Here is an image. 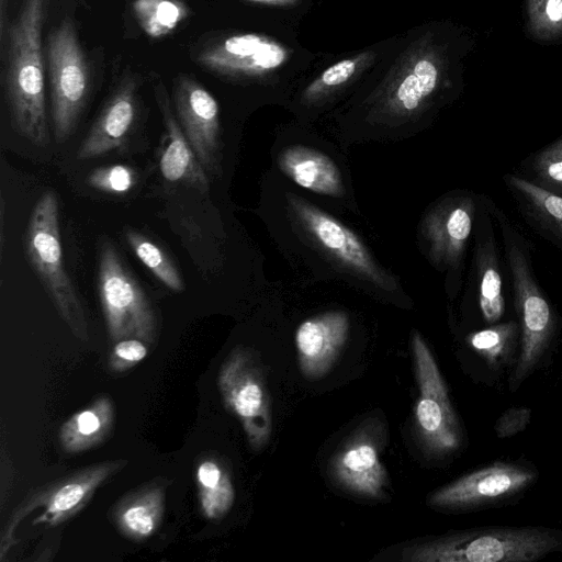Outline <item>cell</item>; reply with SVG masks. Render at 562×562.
<instances>
[{
    "label": "cell",
    "instance_id": "cell-22",
    "mask_svg": "<svg viewBox=\"0 0 562 562\" xmlns=\"http://www.w3.org/2000/svg\"><path fill=\"white\" fill-rule=\"evenodd\" d=\"M114 423L113 404L108 396L76 413L61 427L59 441L67 452H80L103 441Z\"/></svg>",
    "mask_w": 562,
    "mask_h": 562
},
{
    "label": "cell",
    "instance_id": "cell-26",
    "mask_svg": "<svg viewBox=\"0 0 562 562\" xmlns=\"http://www.w3.org/2000/svg\"><path fill=\"white\" fill-rule=\"evenodd\" d=\"M125 238L135 256L162 284L176 292H181L186 289L176 265L157 244L134 229H127Z\"/></svg>",
    "mask_w": 562,
    "mask_h": 562
},
{
    "label": "cell",
    "instance_id": "cell-1",
    "mask_svg": "<svg viewBox=\"0 0 562 562\" xmlns=\"http://www.w3.org/2000/svg\"><path fill=\"white\" fill-rule=\"evenodd\" d=\"M49 0H22L8 25L4 95L14 130L32 144L49 143L45 105L43 29Z\"/></svg>",
    "mask_w": 562,
    "mask_h": 562
},
{
    "label": "cell",
    "instance_id": "cell-27",
    "mask_svg": "<svg viewBox=\"0 0 562 562\" xmlns=\"http://www.w3.org/2000/svg\"><path fill=\"white\" fill-rule=\"evenodd\" d=\"M518 331L519 326L508 322L473 333L469 341L491 368H499L510 360Z\"/></svg>",
    "mask_w": 562,
    "mask_h": 562
},
{
    "label": "cell",
    "instance_id": "cell-2",
    "mask_svg": "<svg viewBox=\"0 0 562 562\" xmlns=\"http://www.w3.org/2000/svg\"><path fill=\"white\" fill-rule=\"evenodd\" d=\"M562 550V532L539 527L468 530L407 548L419 562H532Z\"/></svg>",
    "mask_w": 562,
    "mask_h": 562
},
{
    "label": "cell",
    "instance_id": "cell-18",
    "mask_svg": "<svg viewBox=\"0 0 562 562\" xmlns=\"http://www.w3.org/2000/svg\"><path fill=\"white\" fill-rule=\"evenodd\" d=\"M475 204L469 196L445 204L427 222L434 256L456 267L460 263L473 226Z\"/></svg>",
    "mask_w": 562,
    "mask_h": 562
},
{
    "label": "cell",
    "instance_id": "cell-7",
    "mask_svg": "<svg viewBox=\"0 0 562 562\" xmlns=\"http://www.w3.org/2000/svg\"><path fill=\"white\" fill-rule=\"evenodd\" d=\"M217 383L225 407L241 424L250 447L262 450L272 434L271 401L254 353L235 348L222 364Z\"/></svg>",
    "mask_w": 562,
    "mask_h": 562
},
{
    "label": "cell",
    "instance_id": "cell-23",
    "mask_svg": "<svg viewBox=\"0 0 562 562\" xmlns=\"http://www.w3.org/2000/svg\"><path fill=\"white\" fill-rule=\"evenodd\" d=\"M201 512L207 519L223 518L235 501V490L227 469L216 459H203L195 472Z\"/></svg>",
    "mask_w": 562,
    "mask_h": 562
},
{
    "label": "cell",
    "instance_id": "cell-6",
    "mask_svg": "<svg viewBox=\"0 0 562 562\" xmlns=\"http://www.w3.org/2000/svg\"><path fill=\"white\" fill-rule=\"evenodd\" d=\"M98 292L114 342L127 338L148 344L155 340L157 317L153 305L109 240L100 245Z\"/></svg>",
    "mask_w": 562,
    "mask_h": 562
},
{
    "label": "cell",
    "instance_id": "cell-24",
    "mask_svg": "<svg viewBox=\"0 0 562 562\" xmlns=\"http://www.w3.org/2000/svg\"><path fill=\"white\" fill-rule=\"evenodd\" d=\"M479 302L484 319L492 324L502 318L505 311L503 279L493 234L477 248Z\"/></svg>",
    "mask_w": 562,
    "mask_h": 562
},
{
    "label": "cell",
    "instance_id": "cell-19",
    "mask_svg": "<svg viewBox=\"0 0 562 562\" xmlns=\"http://www.w3.org/2000/svg\"><path fill=\"white\" fill-rule=\"evenodd\" d=\"M279 167L304 189L331 196L344 193L338 167L321 151L304 146L288 147L279 156Z\"/></svg>",
    "mask_w": 562,
    "mask_h": 562
},
{
    "label": "cell",
    "instance_id": "cell-10",
    "mask_svg": "<svg viewBox=\"0 0 562 562\" xmlns=\"http://www.w3.org/2000/svg\"><path fill=\"white\" fill-rule=\"evenodd\" d=\"M172 99L178 122L206 173L218 170L221 147L220 106L193 76L173 80Z\"/></svg>",
    "mask_w": 562,
    "mask_h": 562
},
{
    "label": "cell",
    "instance_id": "cell-11",
    "mask_svg": "<svg viewBox=\"0 0 562 562\" xmlns=\"http://www.w3.org/2000/svg\"><path fill=\"white\" fill-rule=\"evenodd\" d=\"M286 59L278 43L257 34H236L203 44L194 63L218 76H256L280 67Z\"/></svg>",
    "mask_w": 562,
    "mask_h": 562
},
{
    "label": "cell",
    "instance_id": "cell-17",
    "mask_svg": "<svg viewBox=\"0 0 562 562\" xmlns=\"http://www.w3.org/2000/svg\"><path fill=\"white\" fill-rule=\"evenodd\" d=\"M137 112L136 82L124 78L102 108L82 140L78 159L104 156L123 146L134 125Z\"/></svg>",
    "mask_w": 562,
    "mask_h": 562
},
{
    "label": "cell",
    "instance_id": "cell-5",
    "mask_svg": "<svg viewBox=\"0 0 562 562\" xmlns=\"http://www.w3.org/2000/svg\"><path fill=\"white\" fill-rule=\"evenodd\" d=\"M46 56L53 131L60 144L74 134L91 87L89 61L68 16L48 33Z\"/></svg>",
    "mask_w": 562,
    "mask_h": 562
},
{
    "label": "cell",
    "instance_id": "cell-14",
    "mask_svg": "<svg viewBox=\"0 0 562 562\" xmlns=\"http://www.w3.org/2000/svg\"><path fill=\"white\" fill-rule=\"evenodd\" d=\"M349 331L345 312L331 311L308 318L295 331L299 368L307 380H319L333 368Z\"/></svg>",
    "mask_w": 562,
    "mask_h": 562
},
{
    "label": "cell",
    "instance_id": "cell-28",
    "mask_svg": "<svg viewBox=\"0 0 562 562\" xmlns=\"http://www.w3.org/2000/svg\"><path fill=\"white\" fill-rule=\"evenodd\" d=\"M439 69L429 58L419 59L413 72L405 76L396 90V101L405 111L417 109L420 102L429 97L436 89Z\"/></svg>",
    "mask_w": 562,
    "mask_h": 562
},
{
    "label": "cell",
    "instance_id": "cell-21",
    "mask_svg": "<svg viewBox=\"0 0 562 562\" xmlns=\"http://www.w3.org/2000/svg\"><path fill=\"white\" fill-rule=\"evenodd\" d=\"M165 508V488L148 485L125 497L115 508L114 519L126 537L143 540L155 533Z\"/></svg>",
    "mask_w": 562,
    "mask_h": 562
},
{
    "label": "cell",
    "instance_id": "cell-25",
    "mask_svg": "<svg viewBox=\"0 0 562 562\" xmlns=\"http://www.w3.org/2000/svg\"><path fill=\"white\" fill-rule=\"evenodd\" d=\"M133 12L148 36L160 38L171 34L189 10L180 0H135Z\"/></svg>",
    "mask_w": 562,
    "mask_h": 562
},
{
    "label": "cell",
    "instance_id": "cell-36",
    "mask_svg": "<svg viewBox=\"0 0 562 562\" xmlns=\"http://www.w3.org/2000/svg\"><path fill=\"white\" fill-rule=\"evenodd\" d=\"M254 2H260L266 4H273V5H290L294 4L296 0H248Z\"/></svg>",
    "mask_w": 562,
    "mask_h": 562
},
{
    "label": "cell",
    "instance_id": "cell-35",
    "mask_svg": "<svg viewBox=\"0 0 562 562\" xmlns=\"http://www.w3.org/2000/svg\"><path fill=\"white\" fill-rule=\"evenodd\" d=\"M9 5V0H0V43H1V50L4 46V37H5V31L8 30L7 26V9Z\"/></svg>",
    "mask_w": 562,
    "mask_h": 562
},
{
    "label": "cell",
    "instance_id": "cell-13",
    "mask_svg": "<svg viewBox=\"0 0 562 562\" xmlns=\"http://www.w3.org/2000/svg\"><path fill=\"white\" fill-rule=\"evenodd\" d=\"M289 201L304 226L323 248L379 285L385 284V276L353 232L296 195H291Z\"/></svg>",
    "mask_w": 562,
    "mask_h": 562
},
{
    "label": "cell",
    "instance_id": "cell-30",
    "mask_svg": "<svg viewBox=\"0 0 562 562\" xmlns=\"http://www.w3.org/2000/svg\"><path fill=\"white\" fill-rule=\"evenodd\" d=\"M528 29L538 40L562 35V0H527Z\"/></svg>",
    "mask_w": 562,
    "mask_h": 562
},
{
    "label": "cell",
    "instance_id": "cell-31",
    "mask_svg": "<svg viewBox=\"0 0 562 562\" xmlns=\"http://www.w3.org/2000/svg\"><path fill=\"white\" fill-rule=\"evenodd\" d=\"M88 184L108 193L128 192L136 183L135 171L124 165H114L94 169L87 179Z\"/></svg>",
    "mask_w": 562,
    "mask_h": 562
},
{
    "label": "cell",
    "instance_id": "cell-33",
    "mask_svg": "<svg viewBox=\"0 0 562 562\" xmlns=\"http://www.w3.org/2000/svg\"><path fill=\"white\" fill-rule=\"evenodd\" d=\"M531 412L526 407H514L504 412L495 424L498 438L512 437L522 431L530 420Z\"/></svg>",
    "mask_w": 562,
    "mask_h": 562
},
{
    "label": "cell",
    "instance_id": "cell-16",
    "mask_svg": "<svg viewBox=\"0 0 562 562\" xmlns=\"http://www.w3.org/2000/svg\"><path fill=\"white\" fill-rule=\"evenodd\" d=\"M155 98L165 125V137L159 156V169L165 180L182 183L201 192L209 189V177L173 113L165 85L154 86Z\"/></svg>",
    "mask_w": 562,
    "mask_h": 562
},
{
    "label": "cell",
    "instance_id": "cell-9",
    "mask_svg": "<svg viewBox=\"0 0 562 562\" xmlns=\"http://www.w3.org/2000/svg\"><path fill=\"white\" fill-rule=\"evenodd\" d=\"M537 479V473L524 465L495 462L468 473L438 488L428 498L437 508L458 510L476 508L507 499Z\"/></svg>",
    "mask_w": 562,
    "mask_h": 562
},
{
    "label": "cell",
    "instance_id": "cell-3",
    "mask_svg": "<svg viewBox=\"0 0 562 562\" xmlns=\"http://www.w3.org/2000/svg\"><path fill=\"white\" fill-rule=\"evenodd\" d=\"M24 251L50 301L72 333L88 338V323L74 283L64 265L58 200L44 192L35 203L24 234Z\"/></svg>",
    "mask_w": 562,
    "mask_h": 562
},
{
    "label": "cell",
    "instance_id": "cell-34",
    "mask_svg": "<svg viewBox=\"0 0 562 562\" xmlns=\"http://www.w3.org/2000/svg\"><path fill=\"white\" fill-rule=\"evenodd\" d=\"M357 61L345 59L328 67L319 78L322 85L334 87L346 82L356 71Z\"/></svg>",
    "mask_w": 562,
    "mask_h": 562
},
{
    "label": "cell",
    "instance_id": "cell-15",
    "mask_svg": "<svg viewBox=\"0 0 562 562\" xmlns=\"http://www.w3.org/2000/svg\"><path fill=\"white\" fill-rule=\"evenodd\" d=\"M126 461H108L87 468L59 484L36 494L24 506L29 514L34 507L43 506L33 525L56 526L79 512L91 498L94 491L111 475L124 468Z\"/></svg>",
    "mask_w": 562,
    "mask_h": 562
},
{
    "label": "cell",
    "instance_id": "cell-29",
    "mask_svg": "<svg viewBox=\"0 0 562 562\" xmlns=\"http://www.w3.org/2000/svg\"><path fill=\"white\" fill-rule=\"evenodd\" d=\"M529 170V181L562 196V136L532 157Z\"/></svg>",
    "mask_w": 562,
    "mask_h": 562
},
{
    "label": "cell",
    "instance_id": "cell-32",
    "mask_svg": "<svg viewBox=\"0 0 562 562\" xmlns=\"http://www.w3.org/2000/svg\"><path fill=\"white\" fill-rule=\"evenodd\" d=\"M146 356L147 347L143 340L122 339L115 342L109 364L113 371H124L140 362Z\"/></svg>",
    "mask_w": 562,
    "mask_h": 562
},
{
    "label": "cell",
    "instance_id": "cell-12",
    "mask_svg": "<svg viewBox=\"0 0 562 562\" xmlns=\"http://www.w3.org/2000/svg\"><path fill=\"white\" fill-rule=\"evenodd\" d=\"M381 430L359 428L337 449L330 461V474L344 490L359 496L378 498L384 493L387 476L380 460Z\"/></svg>",
    "mask_w": 562,
    "mask_h": 562
},
{
    "label": "cell",
    "instance_id": "cell-20",
    "mask_svg": "<svg viewBox=\"0 0 562 562\" xmlns=\"http://www.w3.org/2000/svg\"><path fill=\"white\" fill-rule=\"evenodd\" d=\"M505 183L526 218L547 237L562 246V196L519 176H506Z\"/></svg>",
    "mask_w": 562,
    "mask_h": 562
},
{
    "label": "cell",
    "instance_id": "cell-8",
    "mask_svg": "<svg viewBox=\"0 0 562 562\" xmlns=\"http://www.w3.org/2000/svg\"><path fill=\"white\" fill-rule=\"evenodd\" d=\"M412 349L419 390L415 406L417 432L431 453L450 454L461 447L463 435L451 406L446 383L419 333L413 335Z\"/></svg>",
    "mask_w": 562,
    "mask_h": 562
},
{
    "label": "cell",
    "instance_id": "cell-4",
    "mask_svg": "<svg viewBox=\"0 0 562 562\" xmlns=\"http://www.w3.org/2000/svg\"><path fill=\"white\" fill-rule=\"evenodd\" d=\"M502 226L520 333V351L510 380L514 391L547 350L555 329V316L533 277L528 249L506 222Z\"/></svg>",
    "mask_w": 562,
    "mask_h": 562
}]
</instances>
